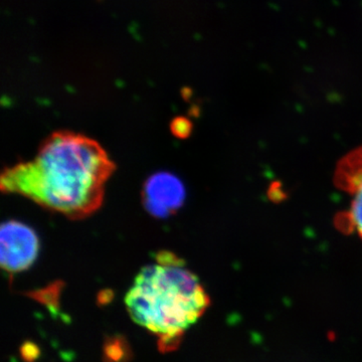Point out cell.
<instances>
[{"label": "cell", "mask_w": 362, "mask_h": 362, "mask_svg": "<svg viewBox=\"0 0 362 362\" xmlns=\"http://www.w3.org/2000/svg\"><path fill=\"white\" fill-rule=\"evenodd\" d=\"M125 302L132 319L161 335L184 331L209 307V297L181 259L161 250L156 263L141 269Z\"/></svg>", "instance_id": "7a4b0ae2"}, {"label": "cell", "mask_w": 362, "mask_h": 362, "mask_svg": "<svg viewBox=\"0 0 362 362\" xmlns=\"http://www.w3.org/2000/svg\"><path fill=\"white\" fill-rule=\"evenodd\" d=\"M183 334L184 331L174 334H161V335H159L158 340L159 350H160L163 354H166V352H170L177 349V347L181 345Z\"/></svg>", "instance_id": "ba28073f"}, {"label": "cell", "mask_w": 362, "mask_h": 362, "mask_svg": "<svg viewBox=\"0 0 362 362\" xmlns=\"http://www.w3.org/2000/svg\"><path fill=\"white\" fill-rule=\"evenodd\" d=\"M131 359V348L125 337L112 336L105 340L104 362H129Z\"/></svg>", "instance_id": "8992f818"}, {"label": "cell", "mask_w": 362, "mask_h": 362, "mask_svg": "<svg viewBox=\"0 0 362 362\" xmlns=\"http://www.w3.org/2000/svg\"><path fill=\"white\" fill-rule=\"evenodd\" d=\"M113 293L111 291H103L99 294V297H98V303L99 305H105L107 303H109L112 300Z\"/></svg>", "instance_id": "30bf717a"}, {"label": "cell", "mask_w": 362, "mask_h": 362, "mask_svg": "<svg viewBox=\"0 0 362 362\" xmlns=\"http://www.w3.org/2000/svg\"><path fill=\"white\" fill-rule=\"evenodd\" d=\"M61 288V283L52 284L49 288L36 291V292L27 293V295L38 300L43 305H47V307L51 308V310H58L59 294H60Z\"/></svg>", "instance_id": "52a82bcc"}, {"label": "cell", "mask_w": 362, "mask_h": 362, "mask_svg": "<svg viewBox=\"0 0 362 362\" xmlns=\"http://www.w3.org/2000/svg\"><path fill=\"white\" fill-rule=\"evenodd\" d=\"M114 170L115 164L94 139L56 131L43 141L31 160L4 170L0 186L4 193L81 220L102 206L105 186Z\"/></svg>", "instance_id": "6da1fadb"}, {"label": "cell", "mask_w": 362, "mask_h": 362, "mask_svg": "<svg viewBox=\"0 0 362 362\" xmlns=\"http://www.w3.org/2000/svg\"><path fill=\"white\" fill-rule=\"evenodd\" d=\"M335 182L352 197L349 211L339 216V227L348 234L354 232L362 240V147L347 154L338 163Z\"/></svg>", "instance_id": "277c9868"}, {"label": "cell", "mask_w": 362, "mask_h": 362, "mask_svg": "<svg viewBox=\"0 0 362 362\" xmlns=\"http://www.w3.org/2000/svg\"><path fill=\"white\" fill-rule=\"evenodd\" d=\"M40 250V241L27 225L8 220L1 225L0 262L8 273H18L33 265Z\"/></svg>", "instance_id": "3957f363"}, {"label": "cell", "mask_w": 362, "mask_h": 362, "mask_svg": "<svg viewBox=\"0 0 362 362\" xmlns=\"http://www.w3.org/2000/svg\"><path fill=\"white\" fill-rule=\"evenodd\" d=\"M20 355L26 362H35L40 357V349L33 341H26L20 347Z\"/></svg>", "instance_id": "9c48e42d"}, {"label": "cell", "mask_w": 362, "mask_h": 362, "mask_svg": "<svg viewBox=\"0 0 362 362\" xmlns=\"http://www.w3.org/2000/svg\"><path fill=\"white\" fill-rule=\"evenodd\" d=\"M186 191L181 181L170 173H157L148 179L143 191L145 209L157 218L172 215L183 204Z\"/></svg>", "instance_id": "5b68a950"}]
</instances>
